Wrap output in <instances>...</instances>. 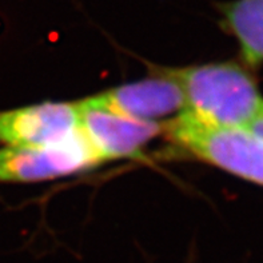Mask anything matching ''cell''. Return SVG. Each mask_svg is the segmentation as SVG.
<instances>
[{"label":"cell","instance_id":"obj_1","mask_svg":"<svg viewBox=\"0 0 263 263\" xmlns=\"http://www.w3.org/2000/svg\"><path fill=\"white\" fill-rule=\"evenodd\" d=\"M166 72L183 91L184 111L206 124L246 128L263 107L257 80L245 64L207 63Z\"/></svg>","mask_w":263,"mask_h":263},{"label":"cell","instance_id":"obj_2","mask_svg":"<svg viewBox=\"0 0 263 263\" xmlns=\"http://www.w3.org/2000/svg\"><path fill=\"white\" fill-rule=\"evenodd\" d=\"M164 133L197 159L263 186V139L250 130L211 126L184 111L167 120Z\"/></svg>","mask_w":263,"mask_h":263},{"label":"cell","instance_id":"obj_3","mask_svg":"<svg viewBox=\"0 0 263 263\" xmlns=\"http://www.w3.org/2000/svg\"><path fill=\"white\" fill-rule=\"evenodd\" d=\"M102 163L82 131L47 147L0 148V183L57 179Z\"/></svg>","mask_w":263,"mask_h":263},{"label":"cell","instance_id":"obj_4","mask_svg":"<svg viewBox=\"0 0 263 263\" xmlns=\"http://www.w3.org/2000/svg\"><path fill=\"white\" fill-rule=\"evenodd\" d=\"M78 103L46 102L0 111V143L6 147H47L80 130Z\"/></svg>","mask_w":263,"mask_h":263},{"label":"cell","instance_id":"obj_5","mask_svg":"<svg viewBox=\"0 0 263 263\" xmlns=\"http://www.w3.org/2000/svg\"><path fill=\"white\" fill-rule=\"evenodd\" d=\"M83 102L88 106L147 122L178 117L186 110L183 91L166 71L158 77L115 87Z\"/></svg>","mask_w":263,"mask_h":263},{"label":"cell","instance_id":"obj_6","mask_svg":"<svg viewBox=\"0 0 263 263\" xmlns=\"http://www.w3.org/2000/svg\"><path fill=\"white\" fill-rule=\"evenodd\" d=\"M80 131L102 162L122 158H138L151 140L164 131V124L123 117L78 102Z\"/></svg>","mask_w":263,"mask_h":263},{"label":"cell","instance_id":"obj_7","mask_svg":"<svg viewBox=\"0 0 263 263\" xmlns=\"http://www.w3.org/2000/svg\"><path fill=\"white\" fill-rule=\"evenodd\" d=\"M220 26L233 35L249 68L263 64V0H231L218 4Z\"/></svg>","mask_w":263,"mask_h":263},{"label":"cell","instance_id":"obj_8","mask_svg":"<svg viewBox=\"0 0 263 263\" xmlns=\"http://www.w3.org/2000/svg\"><path fill=\"white\" fill-rule=\"evenodd\" d=\"M246 128L263 139V107L260 108L259 112L257 114V117L251 120V123Z\"/></svg>","mask_w":263,"mask_h":263}]
</instances>
